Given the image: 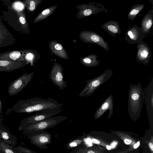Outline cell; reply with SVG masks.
Segmentation results:
<instances>
[{"label":"cell","instance_id":"20","mask_svg":"<svg viewBox=\"0 0 153 153\" xmlns=\"http://www.w3.org/2000/svg\"><path fill=\"white\" fill-rule=\"evenodd\" d=\"M0 60L12 61H26L23 58L20 52L14 51L0 56ZM27 62V61H26Z\"/></svg>","mask_w":153,"mask_h":153},{"label":"cell","instance_id":"29","mask_svg":"<svg viewBox=\"0 0 153 153\" xmlns=\"http://www.w3.org/2000/svg\"><path fill=\"white\" fill-rule=\"evenodd\" d=\"M19 20L21 23L23 25H25L26 23V21L24 17L21 16L19 19Z\"/></svg>","mask_w":153,"mask_h":153},{"label":"cell","instance_id":"24","mask_svg":"<svg viewBox=\"0 0 153 153\" xmlns=\"http://www.w3.org/2000/svg\"><path fill=\"white\" fill-rule=\"evenodd\" d=\"M82 139L77 138L70 141L67 143L66 145L67 148L68 149H74L76 147H78L82 142Z\"/></svg>","mask_w":153,"mask_h":153},{"label":"cell","instance_id":"19","mask_svg":"<svg viewBox=\"0 0 153 153\" xmlns=\"http://www.w3.org/2000/svg\"><path fill=\"white\" fill-rule=\"evenodd\" d=\"M98 56L94 54H91L80 59L81 63L88 67H93L99 65L100 61L97 59Z\"/></svg>","mask_w":153,"mask_h":153},{"label":"cell","instance_id":"21","mask_svg":"<svg viewBox=\"0 0 153 153\" xmlns=\"http://www.w3.org/2000/svg\"><path fill=\"white\" fill-rule=\"evenodd\" d=\"M57 7V5L53 6L43 10L35 19L33 23L39 22L51 15Z\"/></svg>","mask_w":153,"mask_h":153},{"label":"cell","instance_id":"17","mask_svg":"<svg viewBox=\"0 0 153 153\" xmlns=\"http://www.w3.org/2000/svg\"><path fill=\"white\" fill-rule=\"evenodd\" d=\"M112 37H115L121 32L119 22L114 20H111L103 24L101 26Z\"/></svg>","mask_w":153,"mask_h":153},{"label":"cell","instance_id":"27","mask_svg":"<svg viewBox=\"0 0 153 153\" xmlns=\"http://www.w3.org/2000/svg\"><path fill=\"white\" fill-rule=\"evenodd\" d=\"M14 7L16 9L19 10H21L24 8L23 4L19 2L15 3L14 4Z\"/></svg>","mask_w":153,"mask_h":153},{"label":"cell","instance_id":"11","mask_svg":"<svg viewBox=\"0 0 153 153\" xmlns=\"http://www.w3.org/2000/svg\"><path fill=\"white\" fill-rule=\"evenodd\" d=\"M145 36L140 27L136 24L133 25L126 30L124 38L129 44H138L143 41Z\"/></svg>","mask_w":153,"mask_h":153},{"label":"cell","instance_id":"4","mask_svg":"<svg viewBox=\"0 0 153 153\" xmlns=\"http://www.w3.org/2000/svg\"><path fill=\"white\" fill-rule=\"evenodd\" d=\"M67 118V117L65 116H53L34 124L21 127L23 129L25 133L31 134L53 127Z\"/></svg>","mask_w":153,"mask_h":153},{"label":"cell","instance_id":"16","mask_svg":"<svg viewBox=\"0 0 153 153\" xmlns=\"http://www.w3.org/2000/svg\"><path fill=\"white\" fill-rule=\"evenodd\" d=\"M49 47L52 53L55 55L63 59H69L67 52L64 47L56 40L49 42Z\"/></svg>","mask_w":153,"mask_h":153},{"label":"cell","instance_id":"34","mask_svg":"<svg viewBox=\"0 0 153 153\" xmlns=\"http://www.w3.org/2000/svg\"><path fill=\"white\" fill-rule=\"evenodd\" d=\"M140 144V142H138L137 143L135 144L134 146V149L137 148L139 146Z\"/></svg>","mask_w":153,"mask_h":153},{"label":"cell","instance_id":"10","mask_svg":"<svg viewBox=\"0 0 153 153\" xmlns=\"http://www.w3.org/2000/svg\"><path fill=\"white\" fill-rule=\"evenodd\" d=\"M63 70L62 65L55 62L49 74L51 81L61 90H63L67 86L66 82L63 79Z\"/></svg>","mask_w":153,"mask_h":153},{"label":"cell","instance_id":"6","mask_svg":"<svg viewBox=\"0 0 153 153\" xmlns=\"http://www.w3.org/2000/svg\"><path fill=\"white\" fill-rule=\"evenodd\" d=\"M76 8L79 10L76 13V18L78 19H81L93 14L98 15L103 11H107L103 5L95 1L88 4H79Z\"/></svg>","mask_w":153,"mask_h":153},{"label":"cell","instance_id":"30","mask_svg":"<svg viewBox=\"0 0 153 153\" xmlns=\"http://www.w3.org/2000/svg\"><path fill=\"white\" fill-rule=\"evenodd\" d=\"M124 142L125 144L126 145H129L131 143L132 141L130 139H126L124 140Z\"/></svg>","mask_w":153,"mask_h":153},{"label":"cell","instance_id":"14","mask_svg":"<svg viewBox=\"0 0 153 153\" xmlns=\"http://www.w3.org/2000/svg\"><path fill=\"white\" fill-rule=\"evenodd\" d=\"M144 100L147 114L150 117L153 115V79L152 78L145 91Z\"/></svg>","mask_w":153,"mask_h":153},{"label":"cell","instance_id":"5","mask_svg":"<svg viewBox=\"0 0 153 153\" xmlns=\"http://www.w3.org/2000/svg\"><path fill=\"white\" fill-rule=\"evenodd\" d=\"M62 108L46 109L37 112L35 114L22 120L20 122V126L25 127L34 124L47 118L55 116L62 111Z\"/></svg>","mask_w":153,"mask_h":153},{"label":"cell","instance_id":"32","mask_svg":"<svg viewBox=\"0 0 153 153\" xmlns=\"http://www.w3.org/2000/svg\"><path fill=\"white\" fill-rule=\"evenodd\" d=\"M86 141L87 143L89 145V146H90L92 142L91 140V139L88 138L86 139Z\"/></svg>","mask_w":153,"mask_h":153},{"label":"cell","instance_id":"26","mask_svg":"<svg viewBox=\"0 0 153 153\" xmlns=\"http://www.w3.org/2000/svg\"><path fill=\"white\" fill-rule=\"evenodd\" d=\"M0 150L4 153H15L10 146L5 144L3 142L0 143Z\"/></svg>","mask_w":153,"mask_h":153},{"label":"cell","instance_id":"22","mask_svg":"<svg viewBox=\"0 0 153 153\" xmlns=\"http://www.w3.org/2000/svg\"><path fill=\"white\" fill-rule=\"evenodd\" d=\"M144 4H137L133 5L130 9L128 13L127 19L133 20L137 14L144 8Z\"/></svg>","mask_w":153,"mask_h":153},{"label":"cell","instance_id":"28","mask_svg":"<svg viewBox=\"0 0 153 153\" xmlns=\"http://www.w3.org/2000/svg\"><path fill=\"white\" fill-rule=\"evenodd\" d=\"M1 136L3 139L4 140H8L9 138L8 134L5 131H2L1 133Z\"/></svg>","mask_w":153,"mask_h":153},{"label":"cell","instance_id":"33","mask_svg":"<svg viewBox=\"0 0 153 153\" xmlns=\"http://www.w3.org/2000/svg\"><path fill=\"white\" fill-rule=\"evenodd\" d=\"M3 107L1 101L0 99V114L2 115L3 114L2 111Z\"/></svg>","mask_w":153,"mask_h":153},{"label":"cell","instance_id":"39","mask_svg":"<svg viewBox=\"0 0 153 153\" xmlns=\"http://www.w3.org/2000/svg\"><path fill=\"white\" fill-rule=\"evenodd\" d=\"M116 144V143H113L112 144V146H115Z\"/></svg>","mask_w":153,"mask_h":153},{"label":"cell","instance_id":"3","mask_svg":"<svg viewBox=\"0 0 153 153\" xmlns=\"http://www.w3.org/2000/svg\"><path fill=\"white\" fill-rule=\"evenodd\" d=\"M113 73L111 69L104 71L101 74L93 79L85 80L87 84L79 95V97L91 96L103 83L108 80Z\"/></svg>","mask_w":153,"mask_h":153},{"label":"cell","instance_id":"25","mask_svg":"<svg viewBox=\"0 0 153 153\" xmlns=\"http://www.w3.org/2000/svg\"><path fill=\"white\" fill-rule=\"evenodd\" d=\"M40 55L36 51L28 53L26 55L27 59L30 61L32 65H33V63L35 62V60L36 61L38 59L40 58Z\"/></svg>","mask_w":153,"mask_h":153},{"label":"cell","instance_id":"8","mask_svg":"<svg viewBox=\"0 0 153 153\" xmlns=\"http://www.w3.org/2000/svg\"><path fill=\"white\" fill-rule=\"evenodd\" d=\"M34 74V72L25 73L17 79L11 82L8 88L10 96L15 95L21 91L30 82Z\"/></svg>","mask_w":153,"mask_h":153},{"label":"cell","instance_id":"36","mask_svg":"<svg viewBox=\"0 0 153 153\" xmlns=\"http://www.w3.org/2000/svg\"><path fill=\"white\" fill-rule=\"evenodd\" d=\"M3 117L2 115L0 114V125H1L3 120Z\"/></svg>","mask_w":153,"mask_h":153},{"label":"cell","instance_id":"7","mask_svg":"<svg viewBox=\"0 0 153 153\" xmlns=\"http://www.w3.org/2000/svg\"><path fill=\"white\" fill-rule=\"evenodd\" d=\"M80 39L85 43H93L98 45L107 51H109L108 42L99 34L92 31L84 30L79 34Z\"/></svg>","mask_w":153,"mask_h":153},{"label":"cell","instance_id":"12","mask_svg":"<svg viewBox=\"0 0 153 153\" xmlns=\"http://www.w3.org/2000/svg\"><path fill=\"white\" fill-rule=\"evenodd\" d=\"M137 48L136 60L143 64L144 66L148 64L151 59L152 55L148 45L143 41H142L137 44Z\"/></svg>","mask_w":153,"mask_h":153},{"label":"cell","instance_id":"18","mask_svg":"<svg viewBox=\"0 0 153 153\" xmlns=\"http://www.w3.org/2000/svg\"><path fill=\"white\" fill-rule=\"evenodd\" d=\"M153 18V9L152 8L145 14L141 23L140 27L145 36L150 32L152 27Z\"/></svg>","mask_w":153,"mask_h":153},{"label":"cell","instance_id":"15","mask_svg":"<svg viewBox=\"0 0 153 153\" xmlns=\"http://www.w3.org/2000/svg\"><path fill=\"white\" fill-rule=\"evenodd\" d=\"M27 62L0 60V71L9 72L20 69L25 66Z\"/></svg>","mask_w":153,"mask_h":153},{"label":"cell","instance_id":"9","mask_svg":"<svg viewBox=\"0 0 153 153\" xmlns=\"http://www.w3.org/2000/svg\"><path fill=\"white\" fill-rule=\"evenodd\" d=\"M51 136L50 133L45 131L30 134L28 138L32 144L44 149H48V145L51 143Z\"/></svg>","mask_w":153,"mask_h":153},{"label":"cell","instance_id":"37","mask_svg":"<svg viewBox=\"0 0 153 153\" xmlns=\"http://www.w3.org/2000/svg\"><path fill=\"white\" fill-rule=\"evenodd\" d=\"M111 148V146H110L107 145L106 146V148L108 150H110Z\"/></svg>","mask_w":153,"mask_h":153},{"label":"cell","instance_id":"13","mask_svg":"<svg viewBox=\"0 0 153 153\" xmlns=\"http://www.w3.org/2000/svg\"><path fill=\"white\" fill-rule=\"evenodd\" d=\"M113 97L111 94L102 103L99 108L95 111L94 114V118L97 119L101 117L105 112L109 110V113L108 118L111 117L113 113Z\"/></svg>","mask_w":153,"mask_h":153},{"label":"cell","instance_id":"31","mask_svg":"<svg viewBox=\"0 0 153 153\" xmlns=\"http://www.w3.org/2000/svg\"><path fill=\"white\" fill-rule=\"evenodd\" d=\"M91 141L92 142L96 144H99L100 143V141L99 140L95 139H93Z\"/></svg>","mask_w":153,"mask_h":153},{"label":"cell","instance_id":"2","mask_svg":"<svg viewBox=\"0 0 153 153\" xmlns=\"http://www.w3.org/2000/svg\"><path fill=\"white\" fill-rule=\"evenodd\" d=\"M145 93L140 83H130L128 92V110L131 118L137 120L141 115Z\"/></svg>","mask_w":153,"mask_h":153},{"label":"cell","instance_id":"38","mask_svg":"<svg viewBox=\"0 0 153 153\" xmlns=\"http://www.w3.org/2000/svg\"><path fill=\"white\" fill-rule=\"evenodd\" d=\"M87 153H95V152L92 151L90 150L88 151Z\"/></svg>","mask_w":153,"mask_h":153},{"label":"cell","instance_id":"35","mask_svg":"<svg viewBox=\"0 0 153 153\" xmlns=\"http://www.w3.org/2000/svg\"><path fill=\"white\" fill-rule=\"evenodd\" d=\"M149 146L150 149L152 150V151H153V143H149Z\"/></svg>","mask_w":153,"mask_h":153},{"label":"cell","instance_id":"23","mask_svg":"<svg viewBox=\"0 0 153 153\" xmlns=\"http://www.w3.org/2000/svg\"><path fill=\"white\" fill-rule=\"evenodd\" d=\"M25 1L27 4V9L30 12L35 10L38 5L42 2L41 0H29Z\"/></svg>","mask_w":153,"mask_h":153},{"label":"cell","instance_id":"1","mask_svg":"<svg viewBox=\"0 0 153 153\" xmlns=\"http://www.w3.org/2000/svg\"><path fill=\"white\" fill-rule=\"evenodd\" d=\"M63 105L51 97L46 99L34 97L29 99L19 100L12 108L7 110L5 115L12 111L19 113L37 112L46 109L62 107Z\"/></svg>","mask_w":153,"mask_h":153}]
</instances>
